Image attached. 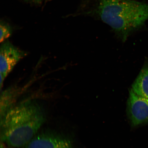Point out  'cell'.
<instances>
[{
  "instance_id": "obj_1",
  "label": "cell",
  "mask_w": 148,
  "mask_h": 148,
  "mask_svg": "<svg viewBox=\"0 0 148 148\" xmlns=\"http://www.w3.org/2000/svg\"><path fill=\"white\" fill-rule=\"evenodd\" d=\"M44 110L37 102L27 100L16 104L1 118V140L10 147H23L45 122Z\"/></svg>"
},
{
  "instance_id": "obj_4",
  "label": "cell",
  "mask_w": 148,
  "mask_h": 148,
  "mask_svg": "<svg viewBox=\"0 0 148 148\" xmlns=\"http://www.w3.org/2000/svg\"><path fill=\"white\" fill-rule=\"evenodd\" d=\"M23 148H72L69 138L52 131L37 134Z\"/></svg>"
},
{
  "instance_id": "obj_7",
  "label": "cell",
  "mask_w": 148,
  "mask_h": 148,
  "mask_svg": "<svg viewBox=\"0 0 148 148\" xmlns=\"http://www.w3.org/2000/svg\"><path fill=\"white\" fill-rule=\"evenodd\" d=\"M131 90L137 95L148 99V64L140 70Z\"/></svg>"
},
{
  "instance_id": "obj_9",
  "label": "cell",
  "mask_w": 148,
  "mask_h": 148,
  "mask_svg": "<svg viewBox=\"0 0 148 148\" xmlns=\"http://www.w3.org/2000/svg\"><path fill=\"white\" fill-rule=\"evenodd\" d=\"M23 1L29 4L39 5L46 2L48 0H23Z\"/></svg>"
},
{
  "instance_id": "obj_10",
  "label": "cell",
  "mask_w": 148,
  "mask_h": 148,
  "mask_svg": "<svg viewBox=\"0 0 148 148\" xmlns=\"http://www.w3.org/2000/svg\"><path fill=\"white\" fill-rule=\"evenodd\" d=\"M1 148H5L4 144H3V143L1 141Z\"/></svg>"
},
{
  "instance_id": "obj_5",
  "label": "cell",
  "mask_w": 148,
  "mask_h": 148,
  "mask_svg": "<svg viewBox=\"0 0 148 148\" xmlns=\"http://www.w3.org/2000/svg\"><path fill=\"white\" fill-rule=\"evenodd\" d=\"M127 116L133 126L148 123V99L131 90L127 101Z\"/></svg>"
},
{
  "instance_id": "obj_2",
  "label": "cell",
  "mask_w": 148,
  "mask_h": 148,
  "mask_svg": "<svg viewBox=\"0 0 148 148\" xmlns=\"http://www.w3.org/2000/svg\"><path fill=\"white\" fill-rule=\"evenodd\" d=\"M100 17L124 40L148 20V3L133 0H100Z\"/></svg>"
},
{
  "instance_id": "obj_3",
  "label": "cell",
  "mask_w": 148,
  "mask_h": 148,
  "mask_svg": "<svg viewBox=\"0 0 148 148\" xmlns=\"http://www.w3.org/2000/svg\"><path fill=\"white\" fill-rule=\"evenodd\" d=\"M0 49V85L1 89L5 78L16 65L27 56V53L9 41L3 42Z\"/></svg>"
},
{
  "instance_id": "obj_8",
  "label": "cell",
  "mask_w": 148,
  "mask_h": 148,
  "mask_svg": "<svg viewBox=\"0 0 148 148\" xmlns=\"http://www.w3.org/2000/svg\"><path fill=\"white\" fill-rule=\"evenodd\" d=\"M12 30L10 25L4 21H1L0 24V42L5 40L12 35Z\"/></svg>"
},
{
  "instance_id": "obj_6",
  "label": "cell",
  "mask_w": 148,
  "mask_h": 148,
  "mask_svg": "<svg viewBox=\"0 0 148 148\" xmlns=\"http://www.w3.org/2000/svg\"><path fill=\"white\" fill-rule=\"evenodd\" d=\"M20 88L12 86L3 90L1 94V118L8 110L13 107L21 93Z\"/></svg>"
}]
</instances>
